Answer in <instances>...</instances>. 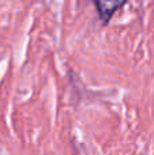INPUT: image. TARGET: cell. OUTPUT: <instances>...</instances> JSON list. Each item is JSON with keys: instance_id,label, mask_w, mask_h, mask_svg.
<instances>
[{"instance_id": "1", "label": "cell", "mask_w": 154, "mask_h": 155, "mask_svg": "<svg viewBox=\"0 0 154 155\" xmlns=\"http://www.w3.org/2000/svg\"><path fill=\"white\" fill-rule=\"evenodd\" d=\"M126 2H94V5L97 7V11L100 14V18L102 23H108L111 18L113 16L115 11L117 8L123 7Z\"/></svg>"}]
</instances>
